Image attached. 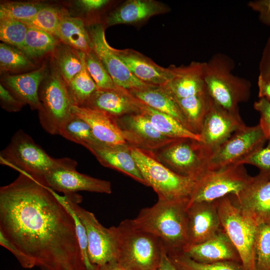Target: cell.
<instances>
[{
    "label": "cell",
    "instance_id": "bcb514c9",
    "mask_svg": "<svg viewBox=\"0 0 270 270\" xmlns=\"http://www.w3.org/2000/svg\"><path fill=\"white\" fill-rule=\"evenodd\" d=\"M260 76L270 82V34L264 48L259 64Z\"/></svg>",
    "mask_w": 270,
    "mask_h": 270
},
{
    "label": "cell",
    "instance_id": "ee69618b",
    "mask_svg": "<svg viewBox=\"0 0 270 270\" xmlns=\"http://www.w3.org/2000/svg\"><path fill=\"white\" fill-rule=\"evenodd\" d=\"M0 244L6 248L14 256L22 268L30 269L35 267L32 261L0 232Z\"/></svg>",
    "mask_w": 270,
    "mask_h": 270
},
{
    "label": "cell",
    "instance_id": "4fadbf2b",
    "mask_svg": "<svg viewBox=\"0 0 270 270\" xmlns=\"http://www.w3.org/2000/svg\"><path fill=\"white\" fill-rule=\"evenodd\" d=\"M86 28L92 51L118 86L130 92L152 86L136 78L116 55L114 48L106 40L103 24L94 22L89 24Z\"/></svg>",
    "mask_w": 270,
    "mask_h": 270
},
{
    "label": "cell",
    "instance_id": "44dd1931",
    "mask_svg": "<svg viewBox=\"0 0 270 270\" xmlns=\"http://www.w3.org/2000/svg\"><path fill=\"white\" fill-rule=\"evenodd\" d=\"M182 252L200 263L225 261L241 263L238 250L222 228L210 238L200 244L188 246Z\"/></svg>",
    "mask_w": 270,
    "mask_h": 270
},
{
    "label": "cell",
    "instance_id": "3957f363",
    "mask_svg": "<svg viewBox=\"0 0 270 270\" xmlns=\"http://www.w3.org/2000/svg\"><path fill=\"white\" fill-rule=\"evenodd\" d=\"M0 162L42 182L44 176L52 170L60 168L76 169L78 165L70 158H52L22 130L16 132L1 151Z\"/></svg>",
    "mask_w": 270,
    "mask_h": 270
},
{
    "label": "cell",
    "instance_id": "7c38bea8",
    "mask_svg": "<svg viewBox=\"0 0 270 270\" xmlns=\"http://www.w3.org/2000/svg\"><path fill=\"white\" fill-rule=\"evenodd\" d=\"M267 140L260 124L244 126L234 132L214 150L209 160L208 170H216L238 164L264 146Z\"/></svg>",
    "mask_w": 270,
    "mask_h": 270
},
{
    "label": "cell",
    "instance_id": "f35d334b",
    "mask_svg": "<svg viewBox=\"0 0 270 270\" xmlns=\"http://www.w3.org/2000/svg\"><path fill=\"white\" fill-rule=\"evenodd\" d=\"M84 61L86 68L98 89L114 90L121 92L128 90L114 82L92 49L89 52L84 53Z\"/></svg>",
    "mask_w": 270,
    "mask_h": 270
},
{
    "label": "cell",
    "instance_id": "f1b7e54d",
    "mask_svg": "<svg viewBox=\"0 0 270 270\" xmlns=\"http://www.w3.org/2000/svg\"><path fill=\"white\" fill-rule=\"evenodd\" d=\"M137 105L140 114L164 136L174 139L190 138L201 142L200 134L188 130L174 117L148 106L139 100Z\"/></svg>",
    "mask_w": 270,
    "mask_h": 270
},
{
    "label": "cell",
    "instance_id": "277c9868",
    "mask_svg": "<svg viewBox=\"0 0 270 270\" xmlns=\"http://www.w3.org/2000/svg\"><path fill=\"white\" fill-rule=\"evenodd\" d=\"M117 262L125 270H156L164 245L154 236L136 228L126 219L114 226Z\"/></svg>",
    "mask_w": 270,
    "mask_h": 270
},
{
    "label": "cell",
    "instance_id": "1f68e13d",
    "mask_svg": "<svg viewBox=\"0 0 270 270\" xmlns=\"http://www.w3.org/2000/svg\"><path fill=\"white\" fill-rule=\"evenodd\" d=\"M36 68L35 61L18 48L1 42L0 44V74H10L27 72Z\"/></svg>",
    "mask_w": 270,
    "mask_h": 270
},
{
    "label": "cell",
    "instance_id": "4dcf8cb0",
    "mask_svg": "<svg viewBox=\"0 0 270 270\" xmlns=\"http://www.w3.org/2000/svg\"><path fill=\"white\" fill-rule=\"evenodd\" d=\"M212 100L208 92L175 100L184 116L191 132L200 134Z\"/></svg>",
    "mask_w": 270,
    "mask_h": 270
},
{
    "label": "cell",
    "instance_id": "ac0fdd59",
    "mask_svg": "<svg viewBox=\"0 0 270 270\" xmlns=\"http://www.w3.org/2000/svg\"><path fill=\"white\" fill-rule=\"evenodd\" d=\"M205 62H192L188 66L170 65L172 76L162 88L175 100L206 92L204 80Z\"/></svg>",
    "mask_w": 270,
    "mask_h": 270
},
{
    "label": "cell",
    "instance_id": "ab89813d",
    "mask_svg": "<svg viewBox=\"0 0 270 270\" xmlns=\"http://www.w3.org/2000/svg\"><path fill=\"white\" fill-rule=\"evenodd\" d=\"M28 26L12 18H0V40L4 44L21 50Z\"/></svg>",
    "mask_w": 270,
    "mask_h": 270
},
{
    "label": "cell",
    "instance_id": "2e32d148",
    "mask_svg": "<svg viewBox=\"0 0 270 270\" xmlns=\"http://www.w3.org/2000/svg\"><path fill=\"white\" fill-rule=\"evenodd\" d=\"M117 122L124 139L132 147L155 151L174 140L161 134L140 113L117 118Z\"/></svg>",
    "mask_w": 270,
    "mask_h": 270
},
{
    "label": "cell",
    "instance_id": "60d3db41",
    "mask_svg": "<svg viewBox=\"0 0 270 270\" xmlns=\"http://www.w3.org/2000/svg\"><path fill=\"white\" fill-rule=\"evenodd\" d=\"M60 9L46 5L31 20L22 22L28 27L43 30L56 36L60 22Z\"/></svg>",
    "mask_w": 270,
    "mask_h": 270
},
{
    "label": "cell",
    "instance_id": "52a82bcc",
    "mask_svg": "<svg viewBox=\"0 0 270 270\" xmlns=\"http://www.w3.org/2000/svg\"><path fill=\"white\" fill-rule=\"evenodd\" d=\"M52 190L55 196L68 206L85 226L88 238V254L90 263L96 266L117 261L118 253L114 226L106 228L92 212L79 204L82 196L77 193L60 196Z\"/></svg>",
    "mask_w": 270,
    "mask_h": 270
},
{
    "label": "cell",
    "instance_id": "d590c367",
    "mask_svg": "<svg viewBox=\"0 0 270 270\" xmlns=\"http://www.w3.org/2000/svg\"><path fill=\"white\" fill-rule=\"evenodd\" d=\"M166 252L178 270H244L240 262L225 261L200 263L194 260L182 252Z\"/></svg>",
    "mask_w": 270,
    "mask_h": 270
},
{
    "label": "cell",
    "instance_id": "e0dca14e",
    "mask_svg": "<svg viewBox=\"0 0 270 270\" xmlns=\"http://www.w3.org/2000/svg\"><path fill=\"white\" fill-rule=\"evenodd\" d=\"M44 184L56 192L64 194L80 191L110 194V182L81 174L76 169L60 168L54 170L43 178Z\"/></svg>",
    "mask_w": 270,
    "mask_h": 270
},
{
    "label": "cell",
    "instance_id": "8d00e7d4",
    "mask_svg": "<svg viewBox=\"0 0 270 270\" xmlns=\"http://www.w3.org/2000/svg\"><path fill=\"white\" fill-rule=\"evenodd\" d=\"M253 256L254 270H270V222L258 226Z\"/></svg>",
    "mask_w": 270,
    "mask_h": 270
},
{
    "label": "cell",
    "instance_id": "d6a6232c",
    "mask_svg": "<svg viewBox=\"0 0 270 270\" xmlns=\"http://www.w3.org/2000/svg\"><path fill=\"white\" fill-rule=\"evenodd\" d=\"M59 43L54 36L43 30L28 27L22 50L33 60L52 53Z\"/></svg>",
    "mask_w": 270,
    "mask_h": 270
},
{
    "label": "cell",
    "instance_id": "9a60e30c",
    "mask_svg": "<svg viewBox=\"0 0 270 270\" xmlns=\"http://www.w3.org/2000/svg\"><path fill=\"white\" fill-rule=\"evenodd\" d=\"M242 214L257 226L270 222V180L259 174L237 195H229Z\"/></svg>",
    "mask_w": 270,
    "mask_h": 270
},
{
    "label": "cell",
    "instance_id": "7bdbcfd3",
    "mask_svg": "<svg viewBox=\"0 0 270 270\" xmlns=\"http://www.w3.org/2000/svg\"><path fill=\"white\" fill-rule=\"evenodd\" d=\"M0 104L1 107L8 112L20 111L26 104L10 90L0 84Z\"/></svg>",
    "mask_w": 270,
    "mask_h": 270
},
{
    "label": "cell",
    "instance_id": "f907efd6",
    "mask_svg": "<svg viewBox=\"0 0 270 270\" xmlns=\"http://www.w3.org/2000/svg\"><path fill=\"white\" fill-rule=\"evenodd\" d=\"M156 270H178L169 258L164 247L160 264Z\"/></svg>",
    "mask_w": 270,
    "mask_h": 270
},
{
    "label": "cell",
    "instance_id": "4316f807",
    "mask_svg": "<svg viewBox=\"0 0 270 270\" xmlns=\"http://www.w3.org/2000/svg\"><path fill=\"white\" fill-rule=\"evenodd\" d=\"M56 36L60 42L85 54L92 50L90 40L84 22L79 17L70 16L65 10H60Z\"/></svg>",
    "mask_w": 270,
    "mask_h": 270
},
{
    "label": "cell",
    "instance_id": "484cf974",
    "mask_svg": "<svg viewBox=\"0 0 270 270\" xmlns=\"http://www.w3.org/2000/svg\"><path fill=\"white\" fill-rule=\"evenodd\" d=\"M138 99L126 90L97 89L82 106L104 112L118 118L124 116L140 113L137 106Z\"/></svg>",
    "mask_w": 270,
    "mask_h": 270
},
{
    "label": "cell",
    "instance_id": "7402d4cb",
    "mask_svg": "<svg viewBox=\"0 0 270 270\" xmlns=\"http://www.w3.org/2000/svg\"><path fill=\"white\" fill-rule=\"evenodd\" d=\"M114 52L132 74L142 82L152 86H162L172 76L169 67H162L142 53L131 48L118 50Z\"/></svg>",
    "mask_w": 270,
    "mask_h": 270
},
{
    "label": "cell",
    "instance_id": "603a6c76",
    "mask_svg": "<svg viewBox=\"0 0 270 270\" xmlns=\"http://www.w3.org/2000/svg\"><path fill=\"white\" fill-rule=\"evenodd\" d=\"M48 71V66L44 64L27 72L4 74L0 84L26 104H28L32 110L40 112L42 110V106L38 97V90Z\"/></svg>",
    "mask_w": 270,
    "mask_h": 270
},
{
    "label": "cell",
    "instance_id": "8992f818",
    "mask_svg": "<svg viewBox=\"0 0 270 270\" xmlns=\"http://www.w3.org/2000/svg\"><path fill=\"white\" fill-rule=\"evenodd\" d=\"M132 155L147 186L162 200L189 198L196 182L180 175L162 164L153 151L130 146Z\"/></svg>",
    "mask_w": 270,
    "mask_h": 270
},
{
    "label": "cell",
    "instance_id": "6da1fadb",
    "mask_svg": "<svg viewBox=\"0 0 270 270\" xmlns=\"http://www.w3.org/2000/svg\"><path fill=\"white\" fill-rule=\"evenodd\" d=\"M0 232L40 270H86L72 214L28 174L0 188Z\"/></svg>",
    "mask_w": 270,
    "mask_h": 270
},
{
    "label": "cell",
    "instance_id": "7a4b0ae2",
    "mask_svg": "<svg viewBox=\"0 0 270 270\" xmlns=\"http://www.w3.org/2000/svg\"><path fill=\"white\" fill-rule=\"evenodd\" d=\"M189 198L158 200L142 208L131 219L137 228L150 233L162 242L166 252H184L188 246L186 210Z\"/></svg>",
    "mask_w": 270,
    "mask_h": 270
},
{
    "label": "cell",
    "instance_id": "ba28073f",
    "mask_svg": "<svg viewBox=\"0 0 270 270\" xmlns=\"http://www.w3.org/2000/svg\"><path fill=\"white\" fill-rule=\"evenodd\" d=\"M38 97L42 106V110L38 112L42 128L50 134H59L62 125L73 114L74 104L65 82L52 61L40 86Z\"/></svg>",
    "mask_w": 270,
    "mask_h": 270
},
{
    "label": "cell",
    "instance_id": "30bf717a",
    "mask_svg": "<svg viewBox=\"0 0 270 270\" xmlns=\"http://www.w3.org/2000/svg\"><path fill=\"white\" fill-rule=\"evenodd\" d=\"M252 178L242 164L208 170L196 181L188 204L213 202L229 195H237L248 184Z\"/></svg>",
    "mask_w": 270,
    "mask_h": 270
},
{
    "label": "cell",
    "instance_id": "f5cc1de1",
    "mask_svg": "<svg viewBox=\"0 0 270 270\" xmlns=\"http://www.w3.org/2000/svg\"><path fill=\"white\" fill-rule=\"evenodd\" d=\"M96 270H125V269L117 261H114L96 266Z\"/></svg>",
    "mask_w": 270,
    "mask_h": 270
},
{
    "label": "cell",
    "instance_id": "681fc988",
    "mask_svg": "<svg viewBox=\"0 0 270 270\" xmlns=\"http://www.w3.org/2000/svg\"><path fill=\"white\" fill-rule=\"evenodd\" d=\"M259 98H264L270 102V82L264 80L258 76V80Z\"/></svg>",
    "mask_w": 270,
    "mask_h": 270
},
{
    "label": "cell",
    "instance_id": "ffe728a7",
    "mask_svg": "<svg viewBox=\"0 0 270 270\" xmlns=\"http://www.w3.org/2000/svg\"><path fill=\"white\" fill-rule=\"evenodd\" d=\"M86 148L103 166L116 170L146 186L127 143L108 144L101 142L88 145Z\"/></svg>",
    "mask_w": 270,
    "mask_h": 270
},
{
    "label": "cell",
    "instance_id": "816d5d0a",
    "mask_svg": "<svg viewBox=\"0 0 270 270\" xmlns=\"http://www.w3.org/2000/svg\"><path fill=\"white\" fill-rule=\"evenodd\" d=\"M259 124L262 128L267 140H270V118L260 116Z\"/></svg>",
    "mask_w": 270,
    "mask_h": 270
},
{
    "label": "cell",
    "instance_id": "e575fe53",
    "mask_svg": "<svg viewBox=\"0 0 270 270\" xmlns=\"http://www.w3.org/2000/svg\"><path fill=\"white\" fill-rule=\"evenodd\" d=\"M59 135L84 147L99 142L94 136L88 124L74 114L62 125Z\"/></svg>",
    "mask_w": 270,
    "mask_h": 270
},
{
    "label": "cell",
    "instance_id": "5b68a950",
    "mask_svg": "<svg viewBox=\"0 0 270 270\" xmlns=\"http://www.w3.org/2000/svg\"><path fill=\"white\" fill-rule=\"evenodd\" d=\"M232 60L225 54H214L205 62L204 80L208 92L216 104L232 112L240 113L238 105L250 96L248 80L234 76Z\"/></svg>",
    "mask_w": 270,
    "mask_h": 270
},
{
    "label": "cell",
    "instance_id": "9c48e42d",
    "mask_svg": "<svg viewBox=\"0 0 270 270\" xmlns=\"http://www.w3.org/2000/svg\"><path fill=\"white\" fill-rule=\"evenodd\" d=\"M156 158L173 172L197 181L208 170L212 152L201 142L190 138L174 139L153 151Z\"/></svg>",
    "mask_w": 270,
    "mask_h": 270
},
{
    "label": "cell",
    "instance_id": "b9f144b4",
    "mask_svg": "<svg viewBox=\"0 0 270 270\" xmlns=\"http://www.w3.org/2000/svg\"><path fill=\"white\" fill-rule=\"evenodd\" d=\"M238 164H250L259 170L258 174L270 180V140L268 145L240 161Z\"/></svg>",
    "mask_w": 270,
    "mask_h": 270
},
{
    "label": "cell",
    "instance_id": "83f0119b",
    "mask_svg": "<svg viewBox=\"0 0 270 270\" xmlns=\"http://www.w3.org/2000/svg\"><path fill=\"white\" fill-rule=\"evenodd\" d=\"M130 93L148 106L174 117L190 131L188 123L178 106L162 87L148 86Z\"/></svg>",
    "mask_w": 270,
    "mask_h": 270
},
{
    "label": "cell",
    "instance_id": "7dc6e473",
    "mask_svg": "<svg viewBox=\"0 0 270 270\" xmlns=\"http://www.w3.org/2000/svg\"><path fill=\"white\" fill-rule=\"evenodd\" d=\"M110 2L108 0H78L76 4L82 12L90 14L103 10Z\"/></svg>",
    "mask_w": 270,
    "mask_h": 270
},
{
    "label": "cell",
    "instance_id": "cb8c5ba5",
    "mask_svg": "<svg viewBox=\"0 0 270 270\" xmlns=\"http://www.w3.org/2000/svg\"><path fill=\"white\" fill-rule=\"evenodd\" d=\"M170 10L165 4L155 0H128L109 13L103 25L106 28L119 24H138Z\"/></svg>",
    "mask_w": 270,
    "mask_h": 270
},
{
    "label": "cell",
    "instance_id": "836d02e7",
    "mask_svg": "<svg viewBox=\"0 0 270 270\" xmlns=\"http://www.w3.org/2000/svg\"><path fill=\"white\" fill-rule=\"evenodd\" d=\"M66 84L74 105L78 106H84L97 90L96 85L86 68L84 52L81 71Z\"/></svg>",
    "mask_w": 270,
    "mask_h": 270
},
{
    "label": "cell",
    "instance_id": "74e56055",
    "mask_svg": "<svg viewBox=\"0 0 270 270\" xmlns=\"http://www.w3.org/2000/svg\"><path fill=\"white\" fill-rule=\"evenodd\" d=\"M46 4L35 2L5 1L0 4V18L24 22L31 20Z\"/></svg>",
    "mask_w": 270,
    "mask_h": 270
},
{
    "label": "cell",
    "instance_id": "c3c4849f",
    "mask_svg": "<svg viewBox=\"0 0 270 270\" xmlns=\"http://www.w3.org/2000/svg\"><path fill=\"white\" fill-rule=\"evenodd\" d=\"M254 108L263 116L270 118V102L265 98H259L254 104Z\"/></svg>",
    "mask_w": 270,
    "mask_h": 270
},
{
    "label": "cell",
    "instance_id": "8fae6325",
    "mask_svg": "<svg viewBox=\"0 0 270 270\" xmlns=\"http://www.w3.org/2000/svg\"><path fill=\"white\" fill-rule=\"evenodd\" d=\"M217 202L222 228L238 250L244 270H254L253 248L258 226L242 214L230 196Z\"/></svg>",
    "mask_w": 270,
    "mask_h": 270
},
{
    "label": "cell",
    "instance_id": "d6986e66",
    "mask_svg": "<svg viewBox=\"0 0 270 270\" xmlns=\"http://www.w3.org/2000/svg\"><path fill=\"white\" fill-rule=\"evenodd\" d=\"M186 215L188 246L204 242L222 228L217 200L188 204Z\"/></svg>",
    "mask_w": 270,
    "mask_h": 270
},
{
    "label": "cell",
    "instance_id": "f6af8a7d",
    "mask_svg": "<svg viewBox=\"0 0 270 270\" xmlns=\"http://www.w3.org/2000/svg\"><path fill=\"white\" fill-rule=\"evenodd\" d=\"M248 6L252 10L258 12L260 20L270 27V0L250 1Z\"/></svg>",
    "mask_w": 270,
    "mask_h": 270
},
{
    "label": "cell",
    "instance_id": "5bb4252c",
    "mask_svg": "<svg viewBox=\"0 0 270 270\" xmlns=\"http://www.w3.org/2000/svg\"><path fill=\"white\" fill-rule=\"evenodd\" d=\"M244 126L240 113L228 111L212 99L199 134L201 142L212 154L234 132Z\"/></svg>",
    "mask_w": 270,
    "mask_h": 270
},
{
    "label": "cell",
    "instance_id": "d4e9b609",
    "mask_svg": "<svg viewBox=\"0 0 270 270\" xmlns=\"http://www.w3.org/2000/svg\"><path fill=\"white\" fill-rule=\"evenodd\" d=\"M72 113L84 120L90 126L96 139L104 144H126L117 122V118L96 109L73 105Z\"/></svg>",
    "mask_w": 270,
    "mask_h": 270
},
{
    "label": "cell",
    "instance_id": "f546056e",
    "mask_svg": "<svg viewBox=\"0 0 270 270\" xmlns=\"http://www.w3.org/2000/svg\"><path fill=\"white\" fill-rule=\"evenodd\" d=\"M84 52L61 42L52 53V62L65 82L68 84L82 68Z\"/></svg>",
    "mask_w": 270,
    "mask_h": 270
}]
</instances>
